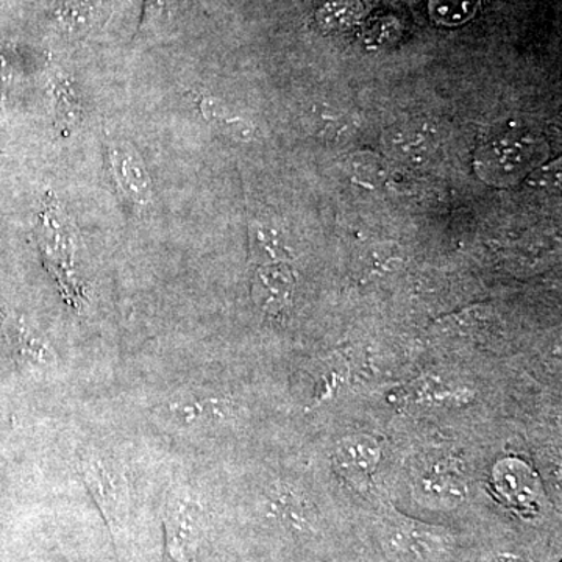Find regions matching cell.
Returning <instances> with one entry per match:
<instances>
[{"mask_svg": "<svg viewBox=\"0 0 562 562\" xmlns=\"http://www.w3.org/2000/svg\"><path fill=\"white\" fill-rule=\"evenodd\" d=\"M79 471L92 501L98 505L114 546L127 539L131 520V490L124 471L111 458L95 450L80 454Z\"/></svg>", "mask_w": 562, "mask_h": 562, "instance_id": "6da1fadb", "label": "cell"}, {"mask_svg": "<svg viewBox=\"0 0 562 562\" xmlns=\"http://www.w3.org/2000/svg\"><path fill=\"white\" fill-rule=\"evenodd\" d=\"M543 157L542 143L530 133L512 132L490 140L476 157L480 177L509 184L530 173Z\"/></svg>", "mask_w": 562, "mask_h": 562, "instance_id": "7a4b0ae2", "label": "cell"}, {"mask_svg": "<svg viewBox=\"0 0 562 562\" xmlns=\"http://www.w3.org/2000/svg\"><path fill=\"white\" fill-rule=\"evenodd\" d=\"M165 550L169 562H194L205 535V514L191 492L176 487L166 502Z\"/></svg>", "mask_w": 562, "mask_h": 562, "instance_id": "3957f363", "label": "cell"}, {"mask_svg": "<svg viewBox=\"0 0 562 562\" xmlns=\"http://www.w3.org/2000/svg\"><path fill=\"white\" fill-rule=\"evenodd\" d=\"M386 546L398 560L435 562L449 550V538L435 528L402 520L387 527Z\"/></svg>", "mask_w": 562, "mask_h": 562, "instance_id": "277c9868", "label": "cell"}, {"mask_svg": "<svg viewBox=\"0 0 562 562\" xmlns=\"http://www.w3.org/2000/svg\"><path fill=\"white\" fill-rule=\"evenodd\" d=\"M295 276L288 262L258 266L251 279V299L262 313L279 316L291 305Z\"/></svg>", "mask_w": 562, "mask_h": 562, "instance_id": "5b68a950", "label": "cell"}, {"mask_svg": "<svg viewBox=\"0 0 562 562\" xmlns=\"http://www.w3.org/2000/svg\"><path fill=\"white\" fill-rule=\"evenodd\" d=\"M2 331L14 357L25 368L46 371L57 362L54 346L24 319L9 317L2 322Z\"/></svg>", "mask_w": 562, "mask_h": 562, "instance_id": "8992f818", "label": "cell"}, {"mask_svg": "<svg viewBox=\"0 0 562 562\" xmlns=\"http://www.w3.org/2000/svg\"><path fill=\"white\" fill-rule=\"evenodd\" d=\"M382 452L371 436H350L336 447L335 464L351 483H368L379 465Z\"/></svg>", "mask_w": 562, "mask_h": 562, "instance_id": "52a82bcc", "label": "cell"}, {"mask_svg": "<svg viewBox=\"0 0 562 562\" xmlns=\"http://www.w3.org/2000/svg\"><path fill=\"white\" fill-rule=\"evenodd\" d=\"M111 165L116 173L117 183L136 205L143 206L150 202V180L138 155L127 146L111 149Z\"/></svg>", "mask_w": 562, "mask_h": 562, "instance_id": "ba28073f", "label": "cell"}, {"mask_svg": "<svg viewBox=\"0 0 562 562\" xmlns=\"http://www.w3.org/2000/svg\"><path fill=\"white\" fill-rule=\"evenodd\" d=\"M386 144L394 157L409 165H420L431 157L436 147V135L430 125L406 124L386 136Z\"/></svg>", "mask_w": 562, "mask_h": 562, "instance_id": "9c48e42d", "label": "cell"}, {"mask_svg": "<svg viewBox=\"0 0 562 562\" xmlns=\"http://www.w3.org/2000/svg\"><path fill=\"white\" fill-rule=\"evenodd\" d=\"M166 412L180 427H199L221 420L227 414V405L217 398H190L187 402L171 403L166 406Z\"/></svg>", "mask_w": 562, "mask_h": 562, "instance_id": "30bf717a", "label": "cell"}, {"mask_svg": "<svg viewBox=\"0 0 562 562\" xmlns=\"http://www.w3.org/2000/svg\"><path fill=\"white\" fill-rule=\"evenodd\" d=\"M249 239L251 258L260 266L286 262L290 258L283 236L266 222H251Z\"/></svg>", "mask_w": 562, "mask_h": 562, "instance_id": "8fae6325", "label": "cell"}, {"mask_svg": "<svg viewBox=\"0 0 562 562\" xmlns=\"http://www.w3.org/2000/svg\"><path fill=\"white\" fill-rule=\"evenodd\" d=\"M362 13L361 0H328L317 11V21L327 31H342L360 20Z\"/></svg>", "mask_w": 562, "mask_h": 562, "instance_id": "7c38bea8", "label": "cell"}, {"mask_svg": "<svg viewBox=\"0 0 562 562\" xmlns=\"http://www.w3.org/2000/svg\"><path fill=\"white\" fill-rule=\"evenodd\" d=\"M480 0H430L432 20L443 25H460L471 20Z\"/></svg>", "mask_w": 562, "mask_h": 562, "instance_id": "4fadbf2b", "label": "cell"}, {"mask_svg": "<svg viewBox=\"0 0 562 562\" xmlns=\"http://www.w3.org/2000/svg\"><path fill=\"white\" fill-rule=\"evenodd\" d=\"M272 512L291 527L301 528V530L308 527V509H306L305 503L299 501L295 494L288 490L276 492L272 497Z\"/></svg>", "mask_w": 562, "mask_h": 562, "instance_id": "5bb4252c", "label": "cell"}, {"mask_svg": "<svg viewBox=\"0 0 562 562\" xmlns=\"http://www.w3.org/2000/svg\"><path fill=\"white\" fill-rule=\"evenodd\" d=\"M95 0H61L60 16L65 25L79 29L90 22Z\"/></svg>", "mask_w": 562, "mask_h": 562, "instance_id": "9a60e30c", "label": "cell"}, {"mask_svg": "<svg viewBox=\"0 0 562 562\" xmlns=\"http://www.w3.org/2000/svg\"><path fill=\"white\" fill-rule=\"evenodd\" d=\"M201 111L206 121L214 122V124L221 125V127L236 128V131H241L244 135L243 121L228 116L227 110H225L220 102L214 101V99H203L201 102Z\"/></svg>", "mask_w": 562, "mask_h": 562, "instance_id": "2e32d148", "label": "cell"}, {"mask_svg": "<svg viewBox=\"0 0 562 562\" xmlns=\"http://www.w3.org/2000/svg\"><path fill=\"white\" fill-rule=\"evenodd\" d=\"M58 113L61 114L63 120L69 121L70 117H76L77 103L74 101L72 91H70L68 83L58 85Z\"/></svg>", "mask_w": 562, "mask_h": 562, "instance_id": "e0dca14e", "label": "cell"}, {"mask_svg": "<svg viewBox=\"0 0 562 562\" xmlns=\"http://www.w3.org/2000/svg\"><path fill=\"white\" fill-rule=\"evenodd\" d=\"M169 0H146L144 2L143 24H147L155 18L162 16L168 10Z\"/></svg>", "mask_w": 562, "mask_h": 562, "instance_id": "ac0fdd59", "label": "cell"}]
</instances>
